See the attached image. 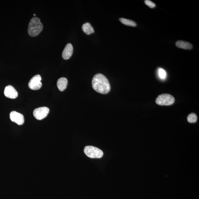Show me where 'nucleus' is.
<instances>
[{"instance_id":"obj_1","label":"nucleus","mask_w":199,"mask_h":199,"mask_svg":"<svg viewBox=\"0 0 199 199\" xmlns=\"http://www.w3.org/2000/svg\"><path fill=\"white\" fill-rule=\"evenodd\" d=\"M92 85L96 92L102 94L108 93L111 89L108 79L101 73H98L94 76L92 80Z\"/></svg>"},{"instance_id":"obj_2","label":"nucleus","mask_w":199,"mask_h":199,"mask_svg":"<svg viewBox=\"0 0 199 199\" xmlns=\"http://www.w3.org/2000/svg\"><path fill=\"white\" fill-rule=\"evenodd\" d=\"M43 26L40 21V20L38 18L34 17L29 22L28 33L31 37L37 36L43 29Z\"/></svg>"},{"instance_id":"obj_3","label":"nucleus","mask_w":199,"mask_h":199,"mask_svg":"<svg viewBox=\"0 0 199 199\" xmlns=\"http://www.w3.org/2000/svg\"><path fill=\"white\" fill-rule=\"evenodd\" d=\"M84 151L87 156L92 158H100L103 155L102 150L92 146H88L85 147Z\"/></svg>"},{"instance_id":"obj_4","label":"nucleus","mask_w":199,"mask_h":199,"mask_svg":"<svg viewBox=\"0 0 199 199\" xmlns=\"http://www.w3.org/2000/svg\"><path fill=\"white\" fill-rule=\"evenodd\" d=\"M175 101L173 96L168 94H163L157 98L156 102L161 106H169L173 104Z\"/></svg>"},{"instance_id":"obj_5","label":"nucleus","mask_w":199,"mask_h":199,"mask_svg":"<svg viewBox=\"0 0 199 199\" xmlns=\"http://www.w3.org/2000/svg\"><path fill=\"white\" fill-rule=\"evenodd\" d=\"M49 111V108L43 107L37 108L33 111V115L38 120H41L45 118Z\"/></svg>"},{"instance_id":"obj_6","label":"nucleus","mask_w":199,"mask_h":199,"mask_svg":"<svg viewBox=\"0 0 199 199\" xmlns=\"http://www.w3.org/2000/svg\"><path fill=\"white\" fill-rule=\"evenodd\" d=\"M41 77L40 75H37L33 76L29 80L28 85L29 88L33 90H38L41 88L42 84L41 81Z\"/></svg>"},{"instance_id":"obj_7","label":"nucleus","mask_w":199,"mask_h":199,"mask_svg":"<svg viewBox=\"0 0 199 199\" xmlns=\"http://www.w3.org/2000/svg\"><path fill=\"white\" fill-rule=\"evenodd\" d=\"M11 120L18 125H23L25 122L24 116L22 114L15 111H13L10 114Z\"/></svg>"},{"instance_id":"obj_8","label":"nucleus","mask_w":199,"mask_h":199,"mask_svg":"<svg viewBox=\"0 0 199 199\" xmlns=\"http://www.w3.org/2000/svg\"><path fill=\"white\" fill-rule=\"evenodd\" d=\"M5 96L11 99L16 98L18 96V93L14 87L8 85L6 87L4 90Z\"/></svg>"},{"instance_id":"obj_9","label":"nucleus","mask_w":199,"mask_h":199,"mask_svg":"<svg viewBox=\"0 0 199 199\" xmlns=\"http://www.w3.org/2000/svg\"><path fill=\"white\" fill-rule=\"evenodd\" d=\"M73 47L71 43H68L66 45L62 53V58L64 60L69 59L73 53Z\"/></svg>"},{"instance_id":"obj_10","label":"nucleus","mask_w":199,"mask_h":199,"mask_svg":"<svg viewBox=\"0 0 199 199\" xmlns=\"http://www.w3.org/2000/svg\"><path fill=\"white\" fill-rule=\"evenodd\" d=\"M176 45L177 47L184 49H191L193 48V45L190 42L184 41H178L176 42Z\"/></svg>"},{"instance_id":"obj_11","label":"nucleus","mask_w":199,"mask_h":199,"mask_svg":"<svg viewBox=\"0 0 199 199\" xmlns=\"http://www.w3.org/2000/svg\"><path fill=\"white\" fill-rule=\"evenodd\" d=\"M68 84L67 79L65 77H61L57 81V86L60 91H64L67 87Z\"/></svg>"},{"instance_id":"obj_12","label":"nucleus","mask_w":199,"mask_h":199,"mask_svg":"<svg viewBox=\"0 0 199 199\" xmlns=\"http://www.w3.org/2000/svg\"><path fill=\"white\" fill-rule=\"evenodd\" d=\"M82 29L84 32L86 34L89 35L94 33L93 28L90 23H86L83 25Z\"/></svg>"},{"instance_id":"obj_13","label":"nucleus","mask_w":199,"mask_h":199,"mask_svg":"<svg viewBox=\"0 0 199 199\" xmlns=\"http://www.w3.org/2000/svg\"><path fill=\"white\" fill-rule=\"evenodd\" d=\"M119 21L125 25L135 27L136 26V23L135 22L132 21V20L126 19L123 18H121L119 19Z\"/></svg>"},{"instance_id":"obj_14","label":"nucleus","mask_w":199,"mask_h":199,"mask_svg":"<svg viewBox=\"0 0 199 199\" xmlns=\"http://www.w3.org/2000/svg\"><path fill=\"white\" fill-rule=\"evenodd\" d=\"M197 120V116L194 113L189 114L187 117V120L189 123H196Z\"/></svg>"},{"instance_id":"obj_15","label":"nucleus","mask_w":199,"mask_h":199,"mask_svg":"<svg viewBox=\"0 0 199 199\" xmlns=\"http://www.w3.org/2000/svg\"><path fill=\"white\" fill-rule=\"evenodd\" d=\"M158 75L160 78L162 79H165L166 77V73L165 70L160 68L158 70Z\"/></svg>"},{"instance_id":"obj_16","label":"nucleus","mask_w":199,"mask_h":199,"mask_svg":"<svg viewBox=\"0 0 199 199\" xmlns=\"http://www.w3.org/2000/svg\"><path fill=\"white\" fill-rule=\"evenodd\" d=\"M145 3L146 5L150 8H154L156 6L155 4L149 0H145Z\"/></svg>"},{"instance_id":"obj_17","label":"nucleus","mask_w":199,"mask_h":199,"mask_svg":"<svg viewBox=\"0 0 199 199\" xmlns=\"http://www.w3.org/2000/svg\"><path fill=\"white\" fill-rule=\"evenodd\" d=\"M33 15H34V16H36V14H33Z\"/></svg>"}]
</instances>
